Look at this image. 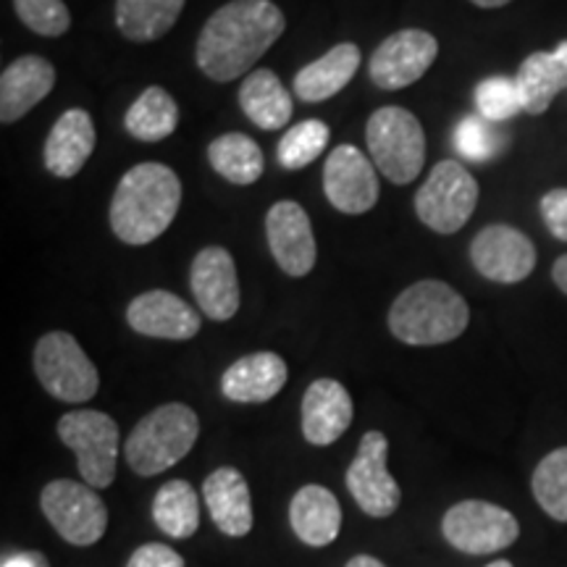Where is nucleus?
Masks as SVG:
<instances>
[{
	"label": "nucleus",
	"instance_id": "nucleus-1",
	"mask_svg": "<svg viewBox=\"0 0 567 567\" xmlns=\"http://www.w3.org/2000/svg\"><path fill=\"white\" fill-rule=\"evenodd\" d=\"M287 30V19L271 0H231L210 13L195 45L197 69L210 82H234L250 69Z\"/></svg>",
	"mask_w": 567,
	"mask_h": 567
},
{
	"label": "nucleus",
	"instance_id": "nucleus-2",
	"mask_svg": "<svg viewBox=\"0 0 567 567\" xmlns=\"http://www.w3.org/2000/svg\"><path fill=\"white\" fill-rule=\"evenodd\" d=\"M182 205V182L172 166L140 163L113 193L109 221L124 245H151L174 224Z\"/></svg>",
	"mask_w": 567,
	"mask_h": 567
},
{
	"label": "nucleus",
	"instance_id": "nucleus-3",
	"mask_svg": "<svg viewBox=\"0 0 567 567\" xmlns=\"http://www.w3.org/2000/svg\"><path fill=\"white\" fill-rule=\"evenodd\" d=\"M389 331L410 347H436L455 342L471 323L465 297L446 281L423 279L396 295L389 308Z\"/></svg>",
	"mask_w": 567,
	"mask_h": 567
},
{
	"label": "nucleus",
	"instance_id": "nucleus-4",
	"mask_svg": "<svg viewBox=\"0 0 567 567\" xmlns=\"http://www.w3.org/2000/svg\"><path fill=\"white\" fill-rule=\"evenodd\" d=\"M197 436L200 417L195 410L182 402H168L134 425L124 444L126 463L142 478L158 476L193 452Z\"/></svg>",
	"mask_w": 567,
	"mask_h": 567
},
{
	"label": "nucleus",
	"instance_id": "nucleus-5",
	"mask_svg": "<svg viewBox=\"0 0 567 567\" xmlns=\"http://www.w3.org/2000/svg\"><path fill=\"white\" fill-rule=\"evenodd\" d=\"M365 142L373 166L392 184H410L423 172L425 132L415 113L384 105L368 118Z\"/></svg>",
	"mask_w": 567,
	"mask_h": 567
},
{
	"label": "nucleus",
	"instance_id": "nucleus-6",
	"mask_svg": "<svg viewBox=\"0 0 567 567\" xmlns=\"http://www.w3.org/2000/svg\"><path fill=\"white\" fill-rule=\"evenodd\" d=\"M34 373L42 389L61 402L82 405L101 389L97 368L69 331H51L34 347Z\"/></svg>",
	"mask_w": 567,
	"mask_h": 567
},
{
	"label": "nucleus",
	"instance_id": "nucleus-7",
	"mask_svg": "<svg viewBox=\"0 0 567 567\" xmlns=\"http://www.w3.org/2000/svg\"><path fill=\"white\" fill-rule=\"evenodd\" d=\"M478 205V182L460 161H439L415 193V213L436 234H455Z\"/></svg>",
	"mask_w": 567,
	"mask_h": 567
},
{
	"label": "nucleus",
	"instance_id": "nucleus-8",
	"mask_svg": "<svg viewBox=\"0 0 567 567\" xmlns=\"http://www.w3.org/2000/svg\"><path fill=\"white\" fill-rule=\"evenodd\" d=\"M59 436L76 455L80 476L92 488H109L116 478L118 425L101 410H71L59 421Z\"/></svg>",
	"mask_w": 567,
	"mask_h": 567
},
{
	"label": "nucleus",
	"instance_id": "nucleus-9",
	"mask_svg": "<svg viewBox=\"0 0 567 567\" xmlns=\"http://www.w3.org/2000/svg\"><path fill=\"white\" fill-rule=\"evenodd\" d=\"M40 507L55 534L74 547H92L109 530V507L97 496V488L80 481H51L42 488Z\"/></svg>",
	"mask_w": 567,
	"mask_h": 567
},
{
	"label": "nucleus",
	"instance_id": "nucleus-10",
	"mask_svg": "<svg viewBox=\"0 0 567 567\" xmlns=\"http://www.w3.org/2000/svg\"><path fill=\"white\" fill-rule=\"evenodd\" d=\"M442 534L465 555H494L513 547L520 536V523L505 507L484 499H465L446 509Z\"/></svg>",
	"mask_w": 567,
	"mask_h": 567
},
{
	"label": "nucleus",
	"instance_id": "nucleus-11",
	"mask_svg": "<svg viewBox=\"0 0 567 567\" xmlns=\"http://www.w3.org/2000/svg\"><path fill=\"white\" fill-rule=\"evenodd\" d=\"M389 439L381 431H368L360 439L358 455L347 467V488L358 507L371 517H389L402 505V488L386 471Z\"/></svg>",
	"mask_w": 567,
	"mask_h": 567
},
{
	"label": "nucleus",
	"instance_id": "nucleus-12",
	"mask_svg": "<svg viewBox=\"0 0 567 567\" xmlns=\"http://www.w3.org/2000/svg\"><path fill=\"white\" fill-rule=\"evenodd\" d=\"M439 42L425 30H400L375 48L368 61L371 82L381 90H405L421 82L425 71L434 66Z\"/></svg>",
	"mask_w": 567,
	"mask_h": 567
},
{
	"label": "nucleus",
	"instance_id": "nucleus-13",
	"mask_svg": "<svg viewBox=\"0 0 567 567\" xmlns=\"http://www.w3.org/2000/svg\"><path fill=\"white\" fill-rule=\"evenodd\" d=\"M326 200L347 216H363L379 203V176L373 161L354 145H339L323 166Z\"/></svg>",
	"mask_w": 567,
	"mask_h": 567
},
{
	"label": "nucleus",
	"instance_id": "nucleus-14",
	"mask_svg": "<svg viewBox=\"0 0 567 567\" xmlns=\"http://www.w3.org/2000/svg\"><path fill=\"white\" fill-rule=\"evenodd\" d=\"M471 260L488 281L517 284L528 279L536 268V247L520 229L492 224L471 243Z\"/></svg>",
	"mask_w": 567,
	"mask_h": 567
},
{
	"label": "nucleus",
	"instance_id": "nucleus-15",
	"mask_svg": "<svg viewBox=\"0 0 567 567\" xmlns=\"http://www.w3.org/2000/svg\"><path fill=\"white\" fill-rule=\"evenodd\" d=\"M266 237L276 266L292 279H302L316 268L318 247L310 216L300 203L279 200L266 213Z\"/></svg>",
	"mask_w": 567,
	"mask_h": 567
},
{
	"label": "nucleus",
	"instance_id": "nucleus-16",
	"mask_svg": "<svg viewBox=\"0 0 567 567\" xmlns=\"http://www.w3.org/2000/svg\"><path fill=\"white\" fill-rule=\"evenodd\" d=\"M189 289L203 316L218 323L231 321L239 310V276L231 252L221 245L197 252L189 271Z\"/></svg>",
	"mask_w": 567,
	"mask_h": 567
},
{
	"label": "nucleus",
	"instance_id": "nucleus-17",
	"mask_svg": "<svg viewBox=\"0 0 567 567\" xmlns=\"http://www.w3.org/2000/svg\"><path fill=\"white\" fill-rule=\"evenodd\" d=\"M126 323L142 337L172 339V342H187L203 329L200 313L193 305L166 289H151L134 297L126 308Z\"/></svg>",
	"mask_w": 567,
	"mask_h": 567
},
{
	"label": "nucleus",
	"instance_id": "nucleus-18",
	"mask_svg": "<svg viewBox=\"0 0 567 567\" xmlns=\"http://www.w3.org/2000/svg\"><path fill=\"white\" fill-rule=\"evenodd\" d=\"M352 396L337 379H316L302 396V436L313 446H329L352 425Z\"/></svg>",
	"mask_w": 567,
	"mask_h": 567
},
{
	"label": "nucleus",
	"instance_id": "nucleus-19",
	"mask_svg": "<svg viewBox=\"0 0 567 567\" xmlns=\"http://www.w3.org/2000/svg\"><path fill=\"white\" fill-rule=\"evenodd\" d=\"M55 87L53 63L42 55H21L0 76V122L17 124Z\"/></svg>",
	"mask_w": 567,
	"mask_h": 567
},
{
	"label": "nucleus",
	"instance_id": "nucleus-20",
	"mask_svg": "<svg viewBox=\"0 0 567 567\" xmlns=\"http://www.w3.org/2000/svg\"><path fill=\"white\" fill-rule=\"evenodd\" d=\"M289 379V368L281 354L252 352L231 363L221 375V394L243 405H264L281 392Z\"/></svg>",
	"mask_w": 567,
	"mask_h": 567
},
{
	"label": "nucleus",
	"instance_id": "nucleus-21",
	"mask_svg": "<svg viewBox=\"0 0 567 567\" xmlns=\"http://www.w3.org/2000/svg\"><path fill=\"white\" fill-rule=\"evenodd\" d=\"M205 507L213 526L231 538H243L252 530V496L250 486L237 467H218L203 484Z\"/></svg>",
	"mask_w": 567,
	"mask_h": 567
},
{
	"label": "nucleus",
	"instance_id": "nucleus-22",
	"mask_svg": "<svg viewBox=\"0 0 567 567\" xmlns=\"http://www.w3.org/2000/svg\"><path fill=\"white\" fill-rule=\"evenodd\" d=\"M97 134L92 116L84 109H71L61 113L45 140V168L55 179H74L82 172L84 163L95 153Z\"/></svg>",
	"mask_w": 567,
	"mask_h": 567
},
{
	"label": "nucleus",
	"instance_id": "nucleus-23",
	"mask_svg": "<svg viewBox=\"0 0 567 567\" xmlns=\"http://www.w3.org/2000/svg\"><path fill=\"white\" fill-rule=\"evenodd\" d=\"M515 84L523 113H530V116L547 113L555 97L567 87V42H559L549 53H530L517 69Z\"/></svg>",
	"mask_w": 567,
	"mask_h": 567
},
{
	"label": "nucleus",
	"instance_id": "nucleus-24",
	"mask_svg": "<svg viewBox=\"0 0 567 567\" xmlns=\"http://www.w3.org/2000/svg\"><path fill=\"white\" fill-rule=\"evenodd\" d=\"M289 523H292V530L302 544L329 547L342 530V505L326 486L308 484L292 496Z\"/></svg>",
	"mask_w": 567,
	"mask_h": 567
},
{
	"label": "nucleus",
	"instance_id": "nucleus-25",
	"mask_svg": "<svg viewBox=\"0 0 567 567\" xmlns=\"http://www.w3.org/2000/svg\"><path fill=\"white\" fill-rule=\"evenodd\" d=\"M363 53L354 42H339L321 59L302 66L295 76V95L302 103H323L342 92L358 74Z\"/></svg>",
	"mask_w": 567,
	"mask_h": 567
},
{
	"label": "nucleus",
	"instance_id": "nucleus-26",
	"mask_svg": "<svg viewBox=\"0 0 567 567\" xmlns=\"http://www.w3.org/2000/svg\"><path fill=\"white\" fill-rule=\"evenodd\" d=\"M239 109L245 111V116L258 126V130L276 132L284 130V124L292 118V97L284 90L279 76L271 69H258L243 80L239 87Z\"/></svg>",
	"mask_w": 567,
	"mask_h": 567
},
{
	"label": "nucleus",
	"instance_id": "nucleus-27",
	"mask_svg": "<svg viewBox=\"0 0 567 567\" xmlns=\"http://www.w3.org/2000/svg\"><path fill=\"white\" fill-rule=\"evenodd\" d=\"M182 11L184 0H116L113 21L130 42H155L172 32Z\"/></svg>",
	"mask_w": 567,
	"mask_h": 567
},
{
	"label": "nucleus",
	"instance_id": "nucleus-28",
	"mask_svg": "<svg viewBox=\"0 0 567 567\" xmlns=\"http://www.w3.org/2000/svg\"><path fill=\"white\" fill-rule=\"evenodd\" d=\"M208 161L213 172L237 187H250L266 172L264 151L243 132H229L213 140L208 145Z\"/></svg>",
	"mask_w": 567,
	"mask_h": 567
},
{
	"label": "nucleus",
	"instance_id": "nucleus-29",
	"mask_svg": "<svg viewBox=\"0 0 567 567\" xmlns=\"http://www.w3.org/2000/svg\"><path fill=\"white\" fill-rule=\"evenodd\" d=\"M126 132L140 142H161L172 137L179 126V105L166 90L147 87L137 95L124 116Z\"/></svg>",
	"mask_w": 567,
	"mask_h": 567
},
{
	"label": "nucleus",
	"instance_id": "nucleus-30",
	"mask_svg": "<svg viewBox=\"0 0 567 567\" xmlns=\"http://www.w3.org/2000/svg\"><path fill=\"white\" fill-rule=\"evenodd\" d=\"M153 520L172 538H189L200 528V502L189 481L174 478L158 488L153 499Z\"/></svg>",
	"mask_w": 567,
	"mask_h": 567
},
{
	"label": "nucleus",
	"instance_id": "nucleus-31",
	"mask_svg": "<svg viewBox=\"0 0 567 567\" xmlns=\"http://www.w3.org/2000/svg\"><path fill=\"white\" fill-rule=\"evenodd\" d=\"M530 488L544 513L557 523H567V446L549 452L536 465Z\"/></svg>",
	"mask_w": 567,
	"mask_h": 567
},
{
	"label": "nucleus",
	"instance_id": "nucleus-32",
	"mask_svg": "<svg viewBox=\"0 0 567 567\" xmlns=\"http://www.w3.org/2000/svg\"><path fill=\"white\" fill-rule=\"evenodd\" d=\"M331 130L318 118H308V122L295 124L292 130L284 132L279 140V147H276V155H279V163L289 172H300V168L310 166V163L318 161L329 145Z\"/></svg>",
	"mask_w": 567,
	"mask_h": 567
},
{
	"label": "nucleus",
	"instance_id": "nucleus-33",
	"mask_svg": "<svg viewBox=\"0 0 567 567\" xmlns=\"http://www.w3.org/2000/svg\"><path fill=\"white\" fill-rule=\"evenodd\" d=\"M476 109L478 116H484L486 122L492 124L509 122L517 113H523V103L520 95H517L515 80H507V76H488V80L478 82Z\"/></svg>",
	"mask_w": 567,
	"mask_h": 567
},
{
	"label": "nucleus",
	"instance_id": "nucleus-34",
	"mask_svg": "<svg viewBox=\"0 0 567 567\" xmlns=\"http://www.w3.org/2000/svg\"><path fill=\"white\" fill-rule=\"evenodd\" d=\"M13 9L21 24L42 38H61L71 27V13L63 0H13Z\"/></svg>",
	"mask_w": 567,
	"mask_h": 567
},
{
	"label": "nucleus",
	"instance_id": "nucleus-35",
	"mask_svg": "<svg viewBox=\"0 0 567 567\" xmlns=\"http://www.w3.org/2000/svg\"><path fill=\"white\" fill-rule=\"evenodd\" d=\"M499 134L494 132V124L484 116H467L455 130V147L467 161L486 163L499 153Z\"/></svg>",
	"mask_w": 567,
	"mask_h": 567
},
{
	"label": "nucleus",
	"instance_id": "nucleus-36",
	"mask_svg": "<svg viewBox=\"0 0 567 567\" xmlns=\"http://www.w3.org/2000/svg\"><path fill=\"white\" fill-rule=\"evenodd\" d=\"M542 208V218L551 231V237H557L559 243H567V187L549 189L547 195L538 203Z\"/></svg>",
	"mask_w": 567,
	"mask_h": 567
},
{
	"label": "nucleus",
	"instance_id": "nucleus-37",
	"mask_svg": "<svg viewBox=\"0 0 567 567\" xmlns=\"http://www.w3.org/2000/svg\"><path fill=\"white\" fill-rule=\"evenodd\" d=\"M126 567H184V557L166 544H142Z\"/></svg>",
	"mask_w": 567,
	"mask_h": 567
},
{
	"label": "nucleus",
	"instance_id": "nucleus-38",
	"mask_svg": "<svg viewBox=\"0 0 567 567\" xmlns=\"http://www.w3.org/2000/svg\"><path fill=\"white\" fill-rule=\"evenodd\" d=\"M0 567H51V563L40 551H17V555L6 557Z\"/></svg>",
	"mask_w": 567,
	"mask_h": 567
},
{
	"label": "nucleus",
	"instance_id": "nucleus-39",
	"mask_svg": "<svg viewBox=\"0 0 567 567\" xmlns=\"http://www.w3.org/2000/svg\"><path fill=\"white\" fill-rule=\"evenodd\" d=\"M551 279H555L559 292L567 295V252L563 255V258H557L555 266H551Z\"/></svg>",
	"mask_w": 567,
	"mask_h": 567
},
{
	"label": "nucleus",
	"instance_id": "nucleus-40",
	"mask_svg": "<svg viewBox=\"0 0 567 567\" xmlns=\"http://www.w3.org/2000/svg\"><path fill=\"white\" fill-rule=\"evenodd\" d=\"M344 567H386V565L371 555H358V557H352Z\"/></svg>",
	"mask_w": 567,
	"mask_h": 567
},
{
	"label": "nucleus",
	"instance_id": "nucleus-41",
	"mask_svg": "<svg viewBox=\"0 0 567 567\" xmlns=\"http://www.w3.org/2000/svg\"><path fill=\"white\" fill-rule=\"evenodd\" d=\"M473 6H478V9H502V6H507L509 0H471Z\"/></svg>",
	"mask_w": 567,
	"mask_h": 567
},
{
	"label": "nucleus",
	"instance_id": "nucleus-42",
	"mask_svg": "<svg viewBox=\"0 0 567 567\" xmlns=\"http://www.w3.org/2000/svg\"><path fill=\"white\" fill-rule=\"evenodd\" d=\"M486 567H513V563H507V559H494V563Z\"/></svg>",
	"mask_w": 567,
	"mask_h": 567
}]
</instances>
